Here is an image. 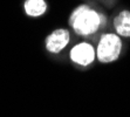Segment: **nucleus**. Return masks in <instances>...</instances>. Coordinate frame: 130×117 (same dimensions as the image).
<instances>
[{
	"instance_id": "obj_1",
	"label": "nucleus",
	"mask_w": 130,
	"mask_h": 117,
	"mask_svg": "<svg viewBox=\"0 0 130 117\" xmlns=\"http://www.w3.org/2000/svg\"><path fill=\"white\" fill-rule=\"evenodd\" d=\"M103 19L104 15L99 14L87 5H82L72 13L69 24L79 35L88 36L94 34L100 28Z\"/></svg>"
},
{
	"instance_id": "obj_2",
	"label": "nucleus",
	"mask_w": 130,
	"mask_h": 117,
	"mask_svg": "<svg viewBox=\"0 0 130 117\" xmlns=\"http://www.w3.org/2000/svg\"><path fill=\"white\" fill-rule=\"evenodd\" d=\"M122 51V41L116 34H104L97 45L96 56L102 63H110L118 59Z\"/></svg>"
},
{
	"instance_id": "obj_3",
	"label": "nucleus",
	"mask_w": 130,
	"mask_h": 117,
	"mask_svg": "<svg viewBox=\"0 0 130 117\" xmlns=\"http://www.w3.org/2000/svg\"><path fill=\"white\" fill-rule=\"evenodd\" d=\"M96 53L94 47L87 42H81L75 47H73L70 51V59L73 62L77 63L80 66H88L93 63L95 60Z\"/></svg>"
},
{
	"instance_id": "obj_4",
	"label": "nucleus",
	"mask_w": 130,
	"mask_h": 117,
	"mask_svg": "<svg viewBox=\"0 0 130 117\" xmlns=\"http://www.w3.org/2000/svg\"><path fill=\"white\" fill-rule=\"evenodd\" d=\"M69 32L63 28L54 30L46 40V48L51 53H59L68 45L69 42Z\"/></svg>"
},
{
	"instance_id": "obj_5",
	"label": "nucleus",
	"mask_w": 130,
	"mask_h": 117,
	"mask_svg": "<svg viewBox=\"0 0 130 117\" xmlns=\"http://www.w3.org/2000/svg\"><path fill=\"white\" fill-rule=\"evenodd\" d=\"M114 27L118 35L130 38V11H122L114 20Z\"/></svg>"
},
{
	"instance_id": "obj_6",
	"label": "nucleus",
	"mask_w": 130,
	"mask_h": 117,
	"mask_svg": "<svg viewBox=\"0 0 130 117\" xmlns=\"http://www.w3.org/2000/svg\"><path fill=\"white\" fill-rule=\"evenodd\" d=\"M47 4L45 0H26L25 12L29 16H40L46 12Z\"/></svg>"
}]
</instances>
